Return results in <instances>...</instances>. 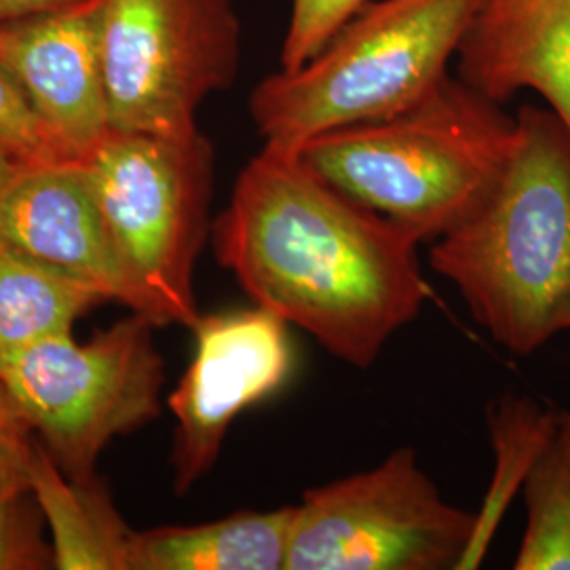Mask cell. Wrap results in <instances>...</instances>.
<instances>
[{"label": "cell", "instance_id": "1", "mask_svg": "<svg viewBox=\"0 0 570 570\" xmlns=\"http://www.w3.org/2000/svg\"><path fill=\"white\" fill-rule=\"evenodd\" d=\"M212 244L254 305L305 330L348 366H372L428 301L412 233L298 155L265 146L242 169Z\"/></svg>", "mask_w": 570, "mask_h": 570}, {"label": "cell", "instance_id": "2", "mask_svg": "<svg viewBox=\"0 0 570 570\" xmlns=\"http://www.w3.org/2000/svg\"><path fill=\"white\" fill-rule=\"evenodd\" d=\"M518 142L489 197L429 244L497 345L529 357L570 334V131L548 106L518 110Z\"/></svg>", "mask_w": 570, "mask_h": 570}, {"label": "cell", "instance_id": "3", "mask_svg": "<svg viewBox=\"0 0 570 570\" xmlns=\"http://www.w3.org/2000/svg\"><path fill=\"white\" fill-rule=\"evenodd\" d=\"M515 142L518 117L449 75L421 102L322 134L298 157L357 204L431 244L489 197Z\"/></svg>", "mask_w": 570, "mask_h": 570}, {"label": "cell", "instance_id": "4", "mask_svg": "<svg viewBox=\"0 0 570 570\" xmlns=\"http://www.w3.org/2000/svg\"><path fill=\"white\" fill-rule=\"evenodd\" d=\"M480 0L366 4L296 70H277L249 96L265 148L298 155L313 138L381 121L421 102L449 77Z\"/></svg>", "mask_w": 570, "mask_h": 570}, {"label": "cell", "instance_id": "5", "mask_svg": "<svg viewBox=\"0 0 570 570\" xmlns=\"http://www.w3.org/2000/svg\"><path fill=\"white\" fill-rule=\"evenodd\" d=\"M122 265L157 327L193 330L202 317L195 265L212 237L214 146L186 138L110 131L85 161Z\"/></svg>", "mask_w": 570, "mask_h": 570}, {"label": "cell", "instance_id": "6", "mask_svg": "<svg viewBox=\"0 0 570 570\" xmlns=\"http://www.w3.org/2000/svg\"><path fill=\"white\" fill-rule=\"evenodd\" d=\"M155 324L134 313L91 341L61 334L0 362V387L70 478H96L102 450L161 412Z\"/></svg>", "mask_w": 570, "mask_h": 570}, {"label": "cell", "instance_id": "7", "mask_svg": "<svg viewBox=\"0 0 570 570\" xmlns=\"http://www.w3.org/2000/svg\"><path fill=\"white\" fill-rule=\"evenodd\" d=\"M475 513L449 503L410 446L306 490L292 505L285 570H452Z\"/></svg>", "mask_w": 570, "mask_h": 570}, {"label": "cell", "instance_id": "8", "mask_svg": "<svg viewBox=\"0 0 570 570\" xmlns=\"http://www.w3.org/2000/svg\"><path fill=\"white\" fill-rule=\"evenodd\" d=\"M100 47L110 131L186 138L237 77L242 23L230 0H104Z\"/></svg>", "mask_w": 570, "mask_h": 570}, {"label": "cell", "instance_id": "9", "mask_svg": "<svg viewBox=\"0 0 570 570\" xmlns=\"http://www.w3.org/2000/svg\"><path fill=\"white\" fill-rule=\"evenodd\" d=\"M287 327L258 305L202 315L193 327V360L167 397L176 419L169 461L178 497L218 463L233 421L289 381L296 357Z\"/></svg>", "mask_w": 570, "mask_h": 570}, {"label": "cell", "instance_id": "10", "mask_svg": "<svg viewBox=\"0 0 570 570\" xmlns=\"http://www.w3.org/2000/svg\"><path fill=\"white\" fill-rule=\"evenodd\" d=\"M104 0L0 21V63L18 79L68 159L87 161L110 134L100 20Z\"/></svg>", "mask_w": 570, "mask_h": 570}, {"label": "cell", "instance_id": "11", "mask_svg": "<svg viewBox=\"0 0 570 570\" xmlns=\"http://www.w3.org/2000/svg\"><path fill=\"white\" fill-rule=\"evenodd\" d=\"M0 245L87 279L142 315L85 161L21 165L0 195Z\"/></svg>", "mask_w": 570, "mask_h": 570}, {"label": "cell", "instance_id": "12", "mask_svg": "<svg viewBox=\"0 0 570 570\" xmlns=\"http://www.w3.org/2000/svg\"><path fill=\"white\" fill-rule=\"evenodd\" d=\"M454 60L492 102L529 89L570 131V0H480Z\"/></svg>", "mask_w": 570, "mask_h": 570}, {"label": "cell", "instance_id": "13", "mask_svg": "<svg viewBox=\"0 0 570 570\" xmlns=\"http://www.w3.org/2000/svg\"><path fill=\"white\" fill-rule=\"evenodd\" d=\"M28 484L51 532L53 569L129 570L131 534L100 480L70 478L35 440Z\"/></svg>", "mask_w": 570, "mask_h": 570}, {"label": "cell", "instance_id": "14", "mask_svg": "<svg viewBox=\"0 0 570 570\" xmlns=\"http://www.w3.org/2000/svg\"><path fill=\"white\" fill-rule=\"evenodd\" d=\"M292 505L134 530L129 570H285Z\"/></svg>", "mask_w": 570, "mask_h": 570}, {"label": "cell", "instance_id": "15", "mask_svg": "<svg viewBox=\"0 0 570 570\" xmlns=\"http://www.w3.org/2000/svg\"><path fill=\"white\" fill-rule=\"evenodd\" d=\"M108 294L58 266L0 245V362L72 326Z\"/></svg>", "mask_w": 570, "mask_h": 570}, {"label": "cell", "instance_id": "16", "mask_svg": "<svg viewBox=\"0 0 570 570\" xmlns=\"http://www.w3.org/2000/svg\"><path fill=\"white\" fill-rule=\"evenodd\" d=\"M556 414V407L543 406L530 395L515 393H508L490 404L487 423L494 450V473L484 503L475 511V532L461 570L478 569L484 560L511 499L524 487L537 454L550 440Z\"/></svg>", "mask_w": 570, "mask_h": 570}, {"label": "cell", "instance_id": "17", "mask_svg": "<svg viewBox=\"0 0 570 570\" xmlns=\"http://www.w3.org/2000/svg\"><path fill=\"white\" fill-rule=\"evenodd\" d=\"M522 494L527 527L513 569L570 570V410H558Z\"/></svg>", "mask_w": 570, "mask_h": 570}, {"label": "cell", "instance_id": "18", "mask_svg": "<svg viewBox=\"0 0 570 570\" xmlns=\"http://www.w3.org/2000/svg\"><path fill=\"white\" fill-rule=\"evenodd\" d=\"M42 513L28 487L0 490V570L53 569L42 541Z\"/></svg>", "mask_w": 570, "mask_h": 570}, {"label": "cell", "instance_id": "19", "mask_svg": "<svg viewBox=\"0 0 570 570\" xmlns=\"http://www.w3.org/2000/svg\"><path fill=\"white\" fill-rule=\"evenodd\" d=\"M0 146L23 164L68 159L21 89L18 79L0 63ZM77 161V159H75Z\"/></svg>", "mask_w": 570, "mask_h": 570}, {"label": "cell", "instance_id": "20", "mask_svg": "<svg viewBox=\"0 0 570 570\" xmlns=\"http://www.w3.org/2000/svg\"><path fill=\"white\" fill-rule=\"evenodd\" d=\"M370 0H292L279 70H296L320 53Z\"/></svg>", "mask_w": 570, "mask_h": 570}, {"label": "cell", "instance_id": "21", "mask_svg": "<svg viewBox=\"0 0 570 570\" xmlns=\"http://www.w3.org/2000/svg\"><path fill=\"white\" fill-rule=\"evenodd\" d=\"M32 428L0 387V490L28 487V461L35 449Z\"/></svg>", "mask_w": 570, "mask_h": 570}, {"label": "cell", "instance_id": "22", "mask_svg": "<svg viewBox=\"0 0 570 570\" xmlns=\"http://www.w3.org/2000/svg\"><path fill=\"white\" fill-rule=\"evenodd\" d=\"M63 2H68V0H0V21L30 16V13L63 4Z\"/></svg>", "mask_w": 570, "mask_h": 570}, {"label": "cell", "instance_id": "23", "mask_svg": "<svg viewBox=\"0 0 570 570\" xmlns=\"http://www.w3.org/2000/svg\"><path fill=\"white\" fill-rule=\"evenodd\" d=\"M23 161H20L16 155H11L7 148L0 146V195L4 193V188L16 178V174L20 171Z\"/></svg>", "mask_w": 570, "mask_h": 570}]
</instances>
